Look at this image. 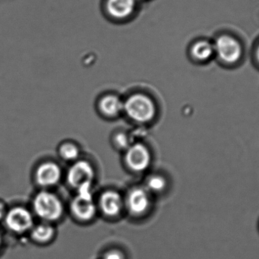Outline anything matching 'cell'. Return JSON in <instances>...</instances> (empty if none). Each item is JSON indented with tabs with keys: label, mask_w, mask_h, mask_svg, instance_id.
I'll return each mask as SVG.
<instances>
[{
	"label": "cell",
	"mask_w": 259,
	"mask_h": 259,
	"mask_svg": "<svg viewBox=\"0 0 259 259\" xmlns=\"http://www.w3.org/2000/svg\"><path fill=\"white\" fill-rule=\"evenodd\" d=\"M124 111L136 122H149L155 118L156 107L152 99L143 94L131 95L124 103Z\"/></svg>",
	"instance_id": "cell-1"
},
{
	"label": "cell",
	"mask_w": 259,
	"mask_h": 259,
	"mask_svg": "<svg viewBox=\"0 0 259 259\" xmlns=\"http://www.w3.org/2000/svg\"><path fill=\"white\" fill-rule=\"evenodd\" d=\"M36 215L46 222H55L62 217L63 205L57 196L47 191L38 193L33 199Z\"/></svg>",
	"instance_id": "cell-2"
},
{
	"label": "cell",
	"mask_w": 259,
	"mask_h": 259,
	"mask_svg": "<svg viewBox=\"0 0 259 259\" xmlns=\"http://www.w3.org/2000/svg\"><path fill=\"white\" fill-rule=\"evenodd\" d=\"M91 189V186H86L77 190V195L71 204L73 214L81 221L91 220L97 212Z\"/></svg>",
	"instance_id": "cell-3"
},
{
	"label": "cell",
	"mask_w": 259,
	"mask_h": 259,
	"mask_svg": "<svg viewBox=\"0 0 259 259\" xmlns=\"http://www.w3.org/2000/svg\"><path fill=\"white\" fill-rule=\"evenodd\" d=\"M137 0H105V14L116 22L128 21L135 15L138 8Z\"/></svg>",
	"instance_id": "cell-4"
},
{
	"label": "cell",
	"mask_w": 259,
	"mask_h": 259,
	"mask_svg": "<svg viewBox=\"0 0 259 259\" xmlns=\"http://www.w3.org/2000/svg\"><path fill=\"white\" fill-rule=\"evenodd\" d=\"M213 46L214 53L224 63L235 64L241 58V45L232 36L222 35L216 39Z\"/></svg>",
	"instance_id": "cell-5"
},
{
	"label": "cell",
	"mask_w": 259,
	"mask_h": 259,
	"mask_svg": "<svg viewBox=\"0 0 259 259\" xmlns=\"http://www.w3.org/2000/svg\"><path fill=\"white\" fill-rule=\"evenodd\" d=\"M94 176L95 172L91 163L80 160L70 167L67 180L71 187L79 190L81 187L92 185Z\"/></svg>",
	"instance_id": "cell-6"
},
{
	"label": "cell",
	"mask_w": 259,
	"mask_h": 259,
	"mask_svg": "<svg viewBox=\"0 0 259 259\" xmlns=\"http://www.w3.org/2000/svg\"><path fill=\"white\" fill-rule=\"evenodd\" d=\"M151 153L149 149L141 143L131 145L127 149L125 161L127 166L136 172L146 170L150 165Z\"/></svg>",
	"instance_id": "cell-7"
},
{
	"label": "cell",
	"mask_w": 259,
	"mask_h": 259,
	"mask_svg": "<svg viewBox=\"0 0 259 259\" xmlns=\"http://www.w3.org/2000/svg\"><path fill=\"white\" fill-rule=\"evenodd\" d=\"M33 222L30 211L22 207L12 208L6 215V226L17 234H22L31 229Z\"/></svg>",
	"instance_id": "cell-8"
},
{
	"label": "cell",
	"mask_w": 259,
	"mask_h": 259,
	"mask_svg": "<svg viewBox=\"0 0 259 259\" xmlns=\"http://www.w3.org/2000/svg\"><path fill=\"white\" fill-rule=\"evenodd\" d=\"M150 205L149 192L144 188L133 189L127 198V206L134 215H141L146 212Z\"/></svg>",
	"instance_id": "cell-9"
},
{
	"label": "cell",
	"mask_w": 259,
	"mask_h": 259,
	"mask_svg": "<svg viewBox=\"0 0 259 259\" xmlns=\"http://www.w3.org/2000/svg\"><path fill=\"white\" fill-rule=\"evenodd\" d=\"M62 170L54 162H45L39 166L36 172V181L41 187L56 185L60 181Z\"/></svg>",
	"instance_id": "cell-10"
},
{
	"label": "cell",
	"mask_w": 259,
	"mask_h": 259,
	"mask_svg": "<svg viewBox=\"0 0 259 259\" xmlns=\"http://www.w3.org/2000/svg\"><path fill=\"white\" fill-rule=\"evenodd\" d=\"M100 205L106 215L114 217L119 214L122 210V198L118 192L108 190L102 194Z\"/></svg>",
	"instance_id": "cell-11"
},
{
	"label": "cell",
	"mask_w": 259,
	"mask_h": 259,
	"mask_svg": "<svg viewBox=\"0 0 259 259\" xmlns=\"http://www.w3.org/2000/svg\"><path fill=\"white\" fill-rule=\"evenodd\" d=\"M100 109L105 115L115 117L124 110V103L115 95H107L100 102Z\"/></svg>",
	"instance_id": "cell-12"
},
{
	"label": "cell",
	"mask_w": 259,
	"mask_h": 259,
	"mask_svg": "<svg viewBox=\"0 0 259 259\" xmlns=\"http://www.w3.org/2000/svg\"><path fill=\"white\" fill-rule=\"evenodd\" d=\"M190 54L196 60L205 62L214 54V46L208 41H197L192 45Z\"/></svg>",
	"instance_id": "cell-13"
},
{
	"label": "cell",
	"mask_w": 259,
	"mask_h": 259,
	"mask_svg": "<svg viewBox=\"0 0 259 259\" xmlns=\"http://www.w3.org/2000/svg\"><path fill=\"white\" fill-rule=\"evenodd\" d=\"M54 229L47 222L38 225L32 231V237L33 240L40 243L47 242L53 237Z\"/></svg>",
	"instance_id": "cell-14"
},
{
	"label": "cell",
	"mask_w": 259,
	"mask_h": 259,
	"mask_svg": "<svg viewBox=\"0 0 259 259\" xmlns=\"http://www.w3.org/2000/svg\"><path fill=\"white\" fill-rule=\"evenodd\" d=\"M146 190L152 193H161L165 190L167 181L160 175H153L149 177L146 181Z\"/></svg>",
	"instance_id": "cell-15"
},
{
	"label": "cell",
	"mask_w": 259,
	"mask_h": 259,
	"mask_svg": "<svg viewBox=\"0 0 259 259\" xmlns=\"http://www.w3.org/2000/svg\"><path fill=\"white\" fill-rule=\"evenodd\" d=\"M59 154L66 161H75L78 158L80 151L74 143H65L59 148Z\"/></svg>",
	"instance_id": "cell-16"
},
{
	"label": "cell",
	"mask_w": 259,
	"mask_h": 259,
	"mask_svg": "<svg viewBox=\"0 0 259 259\" xmlns=\"http://www.w3.org/2000/svg\"><path fill=\"white\" fill-rule=\"evenodd\" d=\"M115 143L120 149H127L131 146L130 145L129 137L124 134H118L115 136Z\"/></svg>",
	"instance_id": "cell-17"
},
{
	"label": "cell",
	"mask_w": 259,
	"mask_h": 259,
	"mask_svg": "<svg viewBox=\"0 0 259 259\" xmlns=\"http://www.w3.org/2000/svg\"><path fill=\"white\" fill-rule=\"evenodd\" d=\"M103 259H124V257L119 252L112 251L106 254Z\"/></svg>",
	"instance_id": "cell-18"
},
{
	"label": "cell",
	"mask_w": 259,
	"mask_h": 259,
	"mask_svg": "<svg viewBox=\"0 0 259 259\" xmlns=\"http://www.w3.org/2000/svg\"><path fill=\"white\" fill-rule=\"evenodd\" d=\"M5 215V208L3 204L0 203V220L3 219Z\"/></svg>",
	"instance_id": "cell-19"
},
{
	"label": "cell",
	"mask_w": 259,
	"mask_h": 259,
	"mask_svg": "<svg viewBox=\"0 0 259 259\" xmlns=\"http://www.w3.org/2000/svg\"><path fill=\"white\" fill-rule=\"evenodd\" d=\"M255 57H256L257 62L259 63V44L257 47L256 52H255Z\"/></svg>",
	"instance_id": "cell-20"
},
{
	"label": "cell",
	"mask_w": 259,
	"mask_h": 259,
	"mask_svg": "<svg viewBox=\"0 0 259 259\" xmlns=\"http://www.w3.org/2000/svg\"><path fill=\"white\" fill-rule=\"evenodd\" d=\"M1 243H2V239H1V236H0V246H1Z\"/></svg>",
	"instance_id": "cell-21"
},
{
	"label": "cell",
	"mask_w": 259,
	"mask_h": 259,
	"mask_svg": "<svg viewBox=\"0 0 259 259\" xmlns=\"http://www.w3.org/2000/svg\"><path fill=\"white\" fill-rule=\"evenodd\" d=\"M137 1H138V2H140V1H146V0H137Z\"/></svg>",
	"instance_id": "cell-22"
}]
</instances>
